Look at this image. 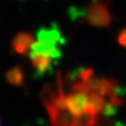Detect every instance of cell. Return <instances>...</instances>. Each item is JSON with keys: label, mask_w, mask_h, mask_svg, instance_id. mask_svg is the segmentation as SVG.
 <instances>
[{"label": "cell", "mask_w": 126, "mask_h": 126, "mask_svg": "<svg viewBox=\"0 0 126 126\" xmlns=\"http://www.w3.org/2000/svg\"><path fill=\"white\" fill-rule=\"evenodd\" d=\"M85 21L94 27H107L112 21V16L105 0H92L86 9Z\"/></svg>", "instance_id": "1"}, {"label": "cell", "mask_w": 126, "mask_h": 126, "mask_svg": "<svg viewBox=\"0 0 126 126\" xmlns=\"http://www.w3.org/2000/svg\"><path fill=\"white\" fill-rule=\"evenodd\" d=\"M37 41L46 42V43H53L57 45H64L66 43V39L62 36V33L60 31V27L56 23H52V25L48 27L42 26L38 29L36 32Z\"/></svg>", "instance_id": "2"}, {"label": "cell", "mask_w": 126, "mask_h": 126, "mask_svg": "<svg viewBox=\"0 0 126 126\" xmlns=\"http://www.w3.org/2000/svg\"><path fill=\"white\" fill-rule=\"evenodd\" d=\"M35 43V37L29 32H19L11 42V49L14 54L25 56L30 53L32 45Z\"/></svg>", "instance_id": "3"}, {"label": "cell", "mask_w": 126, "mask_h": 126, "mask_svg": "<svg viewBox=\"0 0 126 126\" xmlns=\"http://www.w3.org/2000/svg\"><path fill=\"white\" fill-rule=\"evenodd\" d=\"M30 55V61L35 69V76L43 77L46 74H50L54 69V66L56 64V60L43 56V55L37 54H29Z\"/></svg>", "instance_id": "4"}, {"label": "cell", "mask_w": 126, "mask_h": 126, "mask_svg": "<svg viewBox=\"0 0 126 126\" xmlns=\"http://www.w3.org/2000/svg\"><path fill=\"white\" fill-rule=\"evenodd\" d=\"M29 54L43 55V56L49 57L56 61H58L62 56V53L59 45L53 44V43L40 42V41H35V43L32 45V48Z\"/></svg>", "instance_id": "5"}, {"label": "cell", "mask_w": 126, "mask_h": 126, "mask_svg": "<svg viewBox=\"0 0 126 126\" xmlns=\"http://www.w3.org/2000/svg\"><path fill=\"white\" fill-rule=\"evenodd\" d=\"M5 79L13 86H22L24 83V74L19 65L12 67L5 73Z\"/></svg>", "instance_id": "6"}, {"label": "cell", "mask_w": 126, "mask_h": 126, "mask_svg": "<svg viewBox=\"0 0 126 126\" xmlns=\"http://www.w3.org/2000/svg\"><path fill=\"white\" fill-rule=\"evenodd\" d=\"M66 13H67V17L70 21L78 22V21H80L81 19L85 18L86 10L83 9V7L77 6V5H70L67 9Z\"/></svg>", "instance_id": "7"}, {"label": "cell", "mask_w": 126, "mask_h": 126, "mask_svg": "<svg viewBox=\"0 0 126 126\" xmlns=\"http://www.w3.org/2000/svg\"><path fill=\"white\" fill-rule=\"evenodd\" d=\"M118 43L123 48H126V27L120 31L119 35H118Z\"/></svg>", "instance_id": "8"}, {"label": "cell", "mask_w": 126, "mask_h": 126, "mask_svg": "<svg viewBox=\"0 0 126 126\" xmlns=\"http://www.w3.org/2000/svg\"><path fill=\"white\" fill-rule=\"evenodd\" d=\"M19 1H23V0H19Z\"/></svg>", "instance_id": "9"}]
</instances>
